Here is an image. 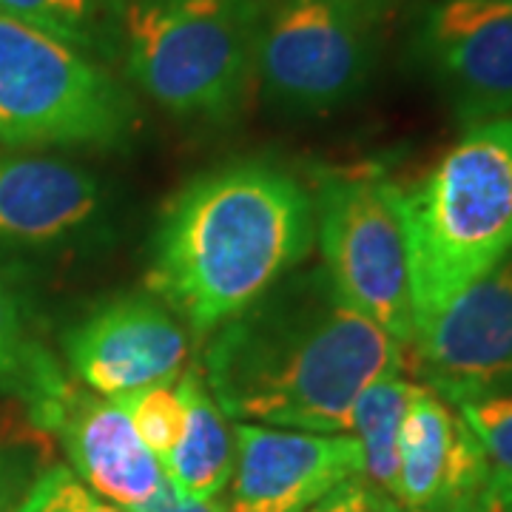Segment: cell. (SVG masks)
Instances as JSON below:
<instances>
[{"label": "cell", "mask_w": 512, "mask_h": 512, "mask_svg": "<svg viewBox=\"0 0 512 512\" xmlns=\"http://www.w3.org/2000/svg\"><path fill=\"white\" fill-rule=\"evenodd\" d=\"M410 387L413 382H407L402 373L382 376L379 382L362 390V396L353 404V419H350V436L359 441L365 458L362 478L390 498L396 493L399 433H402Z\"/></svg>", "instance_id": "obj_18"}, {"label": "cell", "mask_w": 512, "mask_h": 512, "mask_svg": "<svg viewBox=\"0 0 512 512\" xmlns=\"http://www.w3.org/2000/svg\"><path fill=\"white\" fill-rule=\"evenodd\" d=\"M396 208L419 339L512 254V114L467 128L419 183L396 191Z\"/></svg>", "instance_id": "obj_3"}, {"label": "cell", "mask_w": 512, "mask_h": 512, "mask_svg": "<svg viewBox=\"0 0 512 512\" xmlns=\"http://www.w3.org/2000/svg\"><path fill=\"white\" fill-rule=\"evenodd\" d=\"M473 512H512V476L490 470Z\"/></svg>", "instance_id": "obj_25"}, {"label": "cell", "mask_w": 512, "mask_h": 512, "mask_svg": "<svg viewBox=\"0 0 512 512\" xmlns=\"http://www.w3.org/2000/svg\"><path fill=\"white\" fill-rule=\"evenodd\" d=\"M111 202L89 168L60 157H0V276L94 251Z\"/></svg>", "instance_id": "obj_8"}, {"label": "cell", "mask_w": 512, "mask_h": 512, "mask_svg": "<svg viewBox=\"0 0 512 512\" xmlns=\"http://www.w3.org/2000/svg\"><path fill=\"white\" fill-rule=\"evenodd\" d=\"M77 382L120 399L151 384L177 382L188 359L185 322L154 293H123L94 305L63 336Z\"/></svg>", "instance_id": "obj_9"}, {"label": "cell", "mask_w": 512, "mask_h": 512, "mask_svg": "<svg viewBox=\"0 0 512 512\" xmlns=\"http://www.w3.org/2000/svg\"><path fill=\"white\" fill-rule=\"evenodd\" d=\"M137 103L86 52L0 12V143L12 148H120Z\"/></svg>", "instance_id": "obj_5"}, {"label": "cell", "mask_w": 512, "mask_h": 512, "mask_svg": "<svg viewBox=\"0 0 512 512\" xmlns=\"http://www.w3.org/2000/svg\"><path fill=\"white\" fill-rule=\"evenodd\" d=\"M126 410L128 421L134 427V433L140 436V441L146 444V450L151 456L160 461L168 458V453L177 447L180 433H183V399H180V390L177 382H163L143 387V390H134L128 396L114 399Z\"/></svg>", "instance_id": "obj_19"}, {"label": "cell", "mask_w": 512, "mask_h": 512, "mask_svg": "<svg viewBox=\"0 0 512 512\" xmlns=\"http://www.w3.org/2000/svg\"><path fill=\"white\" fill-rule=\"evenodd\" d=\"M419 49L467 126L510 117V0H444L424 20Z\"/></svg>", "instance_id": "obj_12"}, {"label": "cell", "mask_w": 512, "mask_h": 512, "mask_svg": "<svg viewBox=\"0 0 512 512\" xmlns=\"http://www.w3.org/2000/svg\"><path fill=\"white\" fill-rule=\"evenodd\" d=\"M336 3H342V6L350 9L353 15H359L365 23L373 26V23L382 18L384 12H387L396 0H336Z\"/></svg>", "instance_id": "obj_26"}, {"label": "cell", "mask_w": 512, "mask_h": 512, "mask_svg": "<svg viewBox=\"0 0 512 512\" xmlns=\"http://www.w3.org/2000/svg\"><path fill=\"white\" fill-rule=\"evenodd\" d=\"M29 419L37 430L55 433L69 456V470L114 507L143 510L163 490V467L134 433L126 410L86 384L69 379Z\"/></svg>", "instance_id": "obj_11"}, {"label": "cell", "mask_w": 512, "mask_h": 512, "mask_svg": "<svg viewBox=\"0 0 512 512\" xmlns=\"http://www.w3.org/2000/svg\"><path fill=\"white\" fill-rule=\"evenodd\" d=\"M453 407L484 447L490 470L512 476V393L461 399Z\"/></svg>", "instance_id": "obj_20"}, {"label": "cell", "mask_w": 512, "mask_h": 512, "mask_svg": "<svg viewBox=\"0 0 512 512\" xmlns=\"http://www.w3.org/2000/svg\"><path fill=\"white\" fill-rule=\"evenodd\" d=\"M510 3H512V0H510Z\"/></svg>", "instance_id": "obj_28"}, {"label": "cell", "mask_w": 512, "mask_h": 512, "mask_svg": "<svg viewBox=\"0 0 512 512\" xmlns=\"http://www.w3.org/2000/svg\"><path fill=\"white\" fill-rule=\"evenodd\" d=\"M316 237L313 197L282 165L239 160L183 185L151 239L148 288L211 333L279 285Z\"/></svg>", "instance_id": "obj_2"}, {"label": "cell", "mask_w": 512, "mask_h": 512, "mask_svg": "<svg viewBox=\"0 0 512 512\" xmlns=\"http://www.w3.org/2000/svg\"><path fill=\"white\" fill-rule=\"evenodd\" d=\"M137 512H228V504L217 498H205V501H194V498H185L180 495L165 478L163 490L148 501L143 510Z\"/></svg>", "instance_id": "obj_24"}, {"label": "cell", "mask_w": 512, "mask_h": 512, "mask_svg": "<svg viewBox=\"0 0 512 512\" xmlns=\"http://www.w3.org/2000/svg\"><path fill=\"white\" fill-rule=\"evenodd\" d=\"M177 390L185 410L183 433L163 461V473L168 484L185 498H217L234 473L237 458L228 416L211 396L197 365H188V370L180 373Z\"/></svg>", "instance_id": "obj_15"}, {"label": "cell", "mask_w": 512, "mask_h": 512, "mask_svg": "<svg viewBox=\"0 0 512 512\" xmlns=\"http://www.w3.org/2000/svg\"><path fill=\"white\" fill-rule=\"evenodd\" d=\"M40 447L29 439H0V512H15L40 467Z\"/></svg>", "instance_id": "obj_22"}, {"label": "cell", "mask_w": 512, "mask_h": 512, "mask_svg": "<svg viewBox=\"0 0 512 512\" xmlns=\"http://www.w3.org/2000/svg\"><path fill=\"white\" fill-rule=\"evenodd\" d=\"M430 387L450 404L512 393V254L416 339Z\"/></svg>", "instance_id": "obj_10"}, {"label": "cell", "mask_w": 512, "mask_h": 512, "mask_svg": "<svg viewBox=\"0 0 512 512\" xmlns=\"http://www.w3.org/2000/svg\"><path fill=\"white\" fill-rule=\"evenodd\" d=\"M15 512H126L92 493L66 464L40 470Z\"/></svg>", "instance_id": "obj_21"}, {"label": "cell", "mask_w": 512, "mask_h": 512, "mask_svg": "<svg viewBox=\"0 0 512 512\" xmlns=\"http://www.w3.org/2000/svg\"><path fill=\"white\" fill-rule=\"evenodd\" d=\"M476 507V504H473ZM473 507H441V510H402V512H473Z\"/></svg>", "instance_id": "obj_27"}, {"label": "cell", "mask_w": 512, "mask_h": 512, "mask_svg": "<svg viewBox=\"0 0 512 512\" xmlns=\"http://www.w3.org/2000/svg\"><path fill=\"white\" fill-rule=\"evenodd\" d=\"M259 12L256 0H128L131 80L174 117H228L254 74Z\"/></svg>", "instance_id": "obj_4"}, {"label": "cell", "mask_w": 512, "mask_h": 512, "mask_svg": "<svg viewBox=\"0 0 512 512\" xmlns=\"http://www.w3.org/2000/svg\"><path fill=\"white\" fill-rule=\"evenodd\" d=\"M69 379L29 328L18 293L0 276V393L20 399L32 413L57 396Z\"/></svg>", "instance_id": "obj_17"}, {"label": "cell", "mask_w": 512, "mask_h": 512, "mask_svg": "<svg viewBox=\"0 0 512 512\" xmlns=\"http://www.w3.org/2000/svg\"><path fill=\"white\" fill-rule=\"evenodd\" d=\"M402 367V342L313 268L211 330L200 370L228 419L342 436L362 390Z\"/></svg>", "instance_id": "obj_1"}, {"label": "cell", "mask_w": 512, "mask_h": 512, "mask_svg": "<svg viewBox=\"0 0 512 512\" xmlns=\"http://www.w3.org/2000/svg\"><path fill=\"white\" fill-rule=\"evenodd\" d=\"M490 461L467 421L430 384H413L399 433L396 504L402 510L473 507Z\"/></svg>", "instance_id": "obj_14"}, {"label": "cell", "mask_w": 512, "mask_h": 512, "mask_svg": "<svg viewBox=\"0 0 512 512\" xmlns=\"http://www.w3.org/2000/svg\"><path fill=\"white\" fill-rule=\"evenodd\" d=\"M128 0H0V12L114 63L126 40Z\"/></svg>", "instance_id": "obj_16"}, {"label": "cell", "mask_w": 512, "mask_h": 512, "mask_svg": "<svg viewBox=\"0 0 512 512\" xmlns=\"http://www.w3.org/2000/svg\"><path fill=\"white\" fill-rule=\"evenodd\" d=\"M305 512H402V507L396 504V498L376 490L370 481L359 476L345 481Z\"/></svg>", "instance_id": "obj_23"}, {"label": "cell", "mask_w": 512, "mask_h": 512, "mask_svg": "<svg viewBox=\"0 0 512 512\" xmlns=\"http://www.w3.org/2000/svg\"><path fill=\"white\" fill-rule=\"evenodd\" d=\"M362 473V447L350 433L328 436L239 421L228 512H305Z\"/></svg>", "instance_id": "obj_13"}, {"label": "cell", "mask_w": 512, "mask_h": 512, "mask_svg": "<svg viewBox=\"0 0 512 512\" xmlns=\"http://www.w3.org/2000/svg\"><path fill=\"white\" fill-rule=\"evenodd\" d=\"M399 185L379 165L322 171L313 191V222L325 274L350 308L413 345L407 248L396 208Z\"/></svg>", "instance_id": "obj_6"}, {"label": "cell", "mask_w": 512, "mask_h": 512, "mask_svg": "<svg viewBox=\"0 0 512 512\" xmlns=\"http://www.w3.org/2000/svg\"><path fill=\"white\" fill-rule=\"evenodd\" d=\"M370 23L336 0H279L259 12L254 74L274 109L319 117L365 89Z\"/></svg>", "instance_id": "obj_7"}]
</instances>
